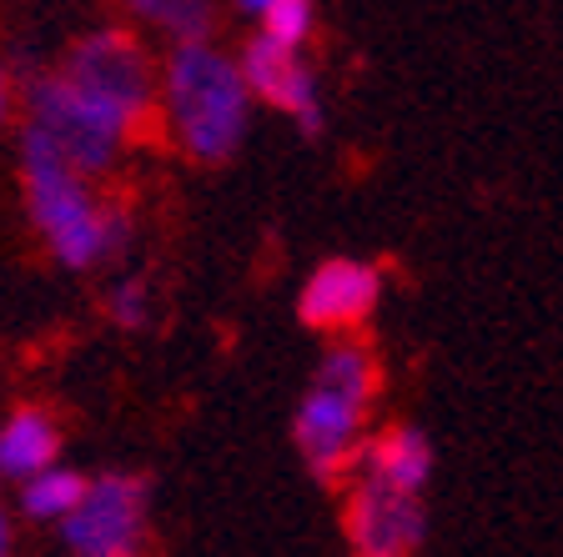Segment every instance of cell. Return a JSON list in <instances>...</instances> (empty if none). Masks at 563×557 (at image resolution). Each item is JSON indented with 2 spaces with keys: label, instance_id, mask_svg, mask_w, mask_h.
<instances>
[{
  "label": "cell",
  "instance_id": "obj_1",
  "mask_svg": "<svg viewBox=\"0 0 563 557\" xmlns=\"http://www.w3.org/2000/svg\"><path fill=\"white\" fill-rule=\"evenodd\" d=\"M246 81L217 46H176L162 76V116L191 161H227L246 136Z\"/></svg>",
  "mask_w": 563,
  "mask_h": 557
},
{
  "label": "cell",
  "instance_id": "obj_2",
  "mask_svg": "<svg viewBox=\"0 0 563 557\" xmlns=\"http://www.w3.org/2000/svg\"><path fill=\"white\" fill-rule=\"evenodd\" d=\"M21 171H25V201H31L35 232L46 236V246L56 252L60 267H91L101 256H111L126 236V221L117 207L86 191V176H76L56 156L41 131L25 126L21 136Z\"/></svg>",
  "mask_w": 563,
  "mask_h": 557
},
{
  "label": "cell",
  "instance_id": "obj_3",
  "mask_svg": "<svg viewBox=\"0 0 563 557\" xmlns=\"http://www.w3.org/2000/svg\"><path fill=\"white\" fill-rule=\"evenodd\" d=\"M377 392V367L363 342H338L322 357L302 406H297V447L317 477H338L363 447V422Z\"/></svg>",
  "mask_w": 563,
  "mask_h": 557
},
{
  "label": "cell",
  "instance_id": "obj_4",
  "mask_svg": "<svg viewBox=\"0 0 563 557\" xmlns=\"http://www.w3.org/2000/svg\"><path fill=\"white\" fill-rule=\"evenodd\" d=\"M60 76L81 96H91L96 105H106L131 136H136V126L156 111L152 56H146V46L126 31H91L86 41H76L66 66H60Z\"/></svg>",
  "mask_w": 563,
  "mask_h": 557
},
{
  "label": "cell",
  "instance_id": "obj_5",
  "mask_svg": "<svg viewBox=\"0 0 563 557\" xmlns=\"http://www.w3.org/2000/svg\"><path fill=\"white\" fill-rule=\"evenodd\" d=\"M31 131H41L76 176L106 171V166L117 161L121 146L131 141V131L106 105H96L91 96L76 91L60 70L31 81Z\"/></svg>",
  "mask_w": 563,
  "mask_h": 557
},
{
  "label": "cell",
  "instance_id": "obj_6",
  "mask_svg": "<svg viewBox=\"0 0 563 557\" xmlns=\"http://www.w3.org/2000/svg\"><path fill=\"white\" fill-rule=\"evenodd\" d=\"M76 557H141L146 547V482L131 472H101L60 523Z\"/></svg>",
  "mask_w": 563,
  "mask_h": 557
},
{
  "label": "cell",
  "instance_id": "obj_7",
  "mask_svg": "<svg viewBox=\"0 0 563 557\" xmlns=\"http://www.w3.org/2000/svg\"><path fill=\"white\" fill-rule=\"evenodd\" d=\"M236 70H242V81H246V96H262V101H272L277 111H287L307 136L322 126L317 81L297 51H282V46H272L267 35H252L242 60H236Z\"/></svg>",
  "mask_w": 563,
  "mask_h": 557
},
{
  "label": "cell",
  "instance_id": "obj_8",
  "mask_svg": "<svg viewBox=\"0 0 563 557\" xmlns=\"http://www.w3.org/2000/svg\"><path fill=\"white\" fill-rule=\"evenodd\" d=\"M422 508L418 498L383 488V482H357L347 508V533L357 557H412L422 543Z\"/></svg>",
  "mask_w": 563,
  "mask_h": 557
},
{
  "label": "cell",
  "instance_id": "obj_9",
  "mask_svg": "<svg viewBox=\"0 0 563 557\" xmlns=\"http://www.w3.org/2000/svg\"><path fill=\"white\" fill-rule=\"evenodd\" d=\"M377 307V271L367 261H347V256H332L307 277L302 287V322L312 332H352L363 326Z\"/></svg>",
  "mask_w": 563,
  "mask_h": 557
},
{
  "label": "cell",
  "instance_id": "obj_10",
  "mask_svg": "<svg viewBox=\"0 0 563 557\" xmlns=\"http://www.w3.org/2000/svg\"><path fill=\"white\" fill-rule=\"evenodd\" d=\"M352 463L363 467L367 482H383V488L402 492V498H418L422 482H428V472H433V447H428V437H422V432L393 427L387 437L357 447V457H352Z\"/></svg>",
  "mask_w": 563,
  "mask_h": 557
},
{
  "label": "cell",
  "instance_id": "obj_11",
  "mask_svg": "<svg viewBox=\"0 0 563 557\" xmlns=\"http://www.w3.org/2000/svg\"><path fill=\"white\" fill-rule=\"evenodd\" d=\"M56 447H60L56 417L41 412V406H21V412L0 427V472L31 482V477L56 467Z\"/></svg>",
  "mask_w": 563,
  "mask_h": 557
},
{
  "label": "cell",
  "instance_id": "obj_12",
  "mask_svg": "<svg viewBox=\"0 0 563 557\" xmlns=\"http://www.w3.org/2000/svg\"><path fill=\"white\" fill-rule=\"evenodd\" d=\"M81 492H86L81 472L51 467V472H41V477L25 482L21 508H25V517H35V523H66L70 512H76V502H81Z\"/></svg>",
  "mask_w": 563,
  "mask_h": 557
},
{
  "label": "cell",
  "instance_id": "obj_13",
  "mask_svg": "<svg viewBox=\"0 0 563 557\" xmlns=\"http://www.w3.org/2000/svg\"><path fill=\"white\" fill-rule=\"evenodd\" d=\"M242 15H252L262 35L282 51H297L312 35V5L307 0H246Z\"/></svg>",
  "mask_w": 563,
  "mask_h": 557
},
{
  "label": "cell",
  "instance_id": "obj_14",
  "mask_svg": "<svg viewBox=\"0 0 563 557\" xmlns=\"http://www.w3.org/2000/svg\"><path fill=\"white\" fill-rule=\"evenodd\" d=\"M141 21H156L181 41V46H207V31H211V5H197V0H166V5H136Z\"/></svg>",
  "mask_w": 563,
  "mask_h": 557
},
{
  "label": "cell",
  "instance_id": "obj_15",
  "mask_svg": "<svg viewBox=\"0 0 563 557\" xmlns=\"http://www.w3.org/2000/svg\"><path fill=\"white\" fill-rule=\"evenodd\" d=\"M111 322L121 326H141L146 322V281H121V287H111Z\"/></svg>",
  "mask_w": 563,
  "mask_h": 557
},
{
  "label": "cell",
  "instance_id": "obj_16",
  "mask_svg": "<svg viewBox=\"0 0 563 557\" xmlns=\"http://www.w3.org/2000/svg\"><path fill=\"white\" fill-rule=\"evenodd\" d=\"M5 105H11V86H5V70H0V121H5Z\"/></svg>",
  "mask_w": 563,
  "mask_h": 557
},
{
  "label": "cell",
  "instance_id": "obj_17",
  "mask_svg": "<svg viewBox=\"0 0 563 557\" xmlns=\"http://www.w3.org/2000/svg\"><path fill=\"white\" fill-rule=\"evenodd\" d=\"M5 547H11V527H5V517H0V557H5Z\"/></svg>",
  "mask_w": 563,
  "mask_h": 557
}]
</instances>
